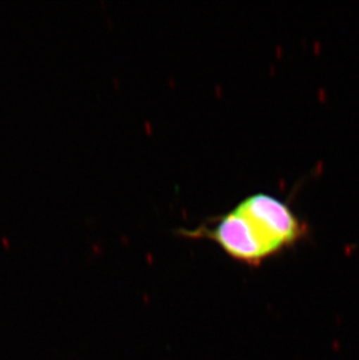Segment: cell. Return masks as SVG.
Segmentation results:
<instances>
[{"label": "cell", "mask_w": 359, "mask_h": 360, "mask_svg": "<svg viewBox=\"0 0 359 360\" xmlns=\"http://www.w3.org/2000/svg\"><path fill=\"white\" fill-rule=\"evenodd\" d=\"M179 232L214 241L230 258L254 267L301 240L306 228L285 202L257 193L199 228Z\"/></svg>", "instance_id": "6da1fadb"}]
</instances>
